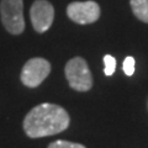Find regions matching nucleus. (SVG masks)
<instances>
[{
    "mask_svg": "<svg viewBox=\"0 0 148 148\" xmlns=\"http://www.w3.org/2000/svg\"><path fill=\"white\" fill-rule=\"evenodd\" d=\"M147 106H148V103H147Z\"/></svg>",
    "mask_w": 148,
    "mask_h": 148,
    "instance_id": "obj_11",
    "label": "nucleus"
},
{
    "mask_svg": "<svg viewBox=\"0 0 148 148\" xmlns=\"http://www.w3.org/2000/svg\"><path fill=\"white\" fill-rule=\"evenodd\" d=\"M132 12L138 20L148 24V0H130Z\"/></svg>",
    "mask_w": 148,
    "mask_h": 148,
    "instance_id": "obj_7",
    "label": "nucleus"
},
{
    "mask_svg": "<svg viewBox=\"0 0 148 148\" xmlns=\"http://www.w3.org/2000/svg\"><path fill=\"white\" fill-rule=\"evenodd\" d=\"M48 148H86V147L80 145V143H74V142L64 141V140H59V141L52 142L48 146Z\"/></svg>",
    "mask_w": 148,
    "mask_h": 148,
    "instance_id": "obj_9",
    "label": "nucleus"
},
{
    "mask_svg": "<svg viewBox=\"0 0 148 148\" xmlns=\"http://www.w3.org/2000/svg\"><path fill=\"white\" fill-rule=\"evenodd\" d=\"M71 119L62 106L43 103L30 110L24 120V131L30 138L61 133L69 127Z\"/></svg>",
    "mask_w": 148,
    "mask_h": 148,
    "instance_id": "obj_1",
    "label": "nucleus"
},
{
    "mask_svg": "<svg viewBox=\"0 0 148 148\" xmlns=\"http://www.w3.org/2000/svg\"><path fill=\"white\" fill-rule=\"evenodd\" d=\"M122 68H123V72L127 77L133 75V73H135V58L133 57H126L125 61H123Z\"/></svg>",
    "mask_w": 148,
    "mask_h": 148,
    "instance_id": "obj_10",
    "label": "nucleus"
},
{
    "mask_svg": "<svg viewBox=\"0 0 148 148\" xmlns=\"http://www.w3.org/2000/svg\"><path fill=\"white\" fill-rule=\"evenodd\" d=\"M30 18L34 29L43 34L52 26L54 20V8L47 0H36L30 9Z\"/></svg>",
    "mask_w": 148,
    "mask_h": 148,
    "instance_id": "obj_6",
    "label": "nucleus"
},
{
    "mask_svg": "<svg viewBox=\"0 0 148 148\" xmlns=\"http://www.w3.org/2000/svg\"><path fill=\"white\" fill-rule=\"evenodd\" d=\"M69 86L75 91H89L92 86V75L84 58L74 57L69 59L64 68Z\"/></svg>",
    "mask_w": 148,
    "mask_h": 148,
    "instance_id": "obj_2",
    "label": "nucleus"
},
{
    "mask_svg": "<svg viewBox=\"0 0 148 148\" xmlns=\"http://www.w3.org/2000/svg\"><path fill=\"white\" fill-rule=\"evenodd\" d=\"M0 17L9 34L21 35L25 31L24 0H0Z\"/></svg>",
    "mask_w": 148,
    "mask_h": 148,
    "instance_id": "obj_3",
    "label": "nucleus"
},
{
    "mask_svg": "<svg viewBox=\"0 0 148 148\" xmlns=\"http://www.w3.org/2000/svg\"><path fill=\"white\" fill-rule=\"evenodd\" d=\"M104 64H105V69H104L105 75L111 77L115 73V69H116V59L112 56L106 54L104 56Z\"/></svg>",
    "mask_w": 148,
    "mask_h": 148,
    "instance_id": "obj_8",
    "label": "nucleus"
},
{
    "mask_svg": "<svg viewBox=\"0 0 148 148\" xmlns=\"http://www.w3.org/2000/svg\"><path fill=\"white\" fill-rule=\"evenodd\" d=\"M51 73V63L45 58L35 57L29 59L22 67L20 74L21 83L27 88H37Z\"/></svg>",
    "mask_w": 148,
    "mask_h": 148,
    "instance_id": "obj_4",
    "label": "nucleus"
},
{
    "mask_svg": "<svg viewBox=\"0 0 148 148\" xmlns=\"http://www.w3.org/2000/svg\"><path fill=\"white\" fill-rule=\"evenodd\" d=\"M67 15L69 20H72L75 24L89 25L99 20L101 11L99 4L92 0L73 1L67 6Z\"/></svg>",
    "mask_w": 148,
    "mask_h": 148,
    "instance_id": "obj_5",
    "label": "nucleus"
}]
</instances>
